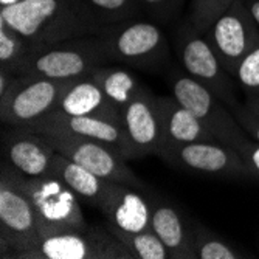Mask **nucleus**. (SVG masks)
Wrapping results in <instances>:
<instances>
[{
    "mask_svg": "<svg viewBox=\"0 0 259 259\" xmlns=\"http://www.w3.org/2000/svg\"><path fill=\"white\" fill-rule=\"evenodd\" d=\"M55 154L56 149L40 132L23 126H5L2 131V161L22 176H49Z\"/></svg>",
    "mask_w": 259,
    "mask_h": 259,
    "instance_id": "4468645a",
    "label": "nucleus"
},
{
    "mask_svg": "<svg viewBox=\"0 0 259 259\" xmlns=\"http://www.w3.org/2000/svg\"><path fill=\"white\" fill-rule=\"evenodd\" d=\"M103 27L138 19L145 13L141 0H85Z\"/></svg>",
    "mask_w": 259,
    "mask_h": 259,
    "instance_id": "b1692460",
    "label": "nucleus"
},
{
    "mask_svg": "<svg viewBox=\"0 0 259 259\" xmlns=\"http://www.w3.org/2000/svg\"><path fill=\"white\" fill-rule=\"evenodd\" d=\"M97 209L106 227L123 231H146L151 228V199L146 191L107 180Z\"/></svg>",
    "mask_w": 259,
    "mask_h": 259,
    "instance_id": "dca6fc26",
    "label": "nucleus"
},
{
    "mask_svg": "<svg viewBox=\"0 0 259 259\" xmlns=\"http://www.w3.org/2000/svg\"><path fill=\"white\" fill-rule=\"evenodd\" d=\"M19 259H134L121 241L106 227L81 228L44 236Z\"/></svg>",
    "mask_w": 259,
    "mask_h": 259,
    "instance_id": "0eeeda50",
    "label": "nucleus"
},
{
    "mask_svg": "<svg viewBox=\"0 0 259 259\" xmlns=\"http://www.w3.org/2000/svg\"><path fill=\"white\" fill-rule=\"evenodd\" d=\"M109 228V227H107ZM121 244L131 251L134 259H171V254L160 238L152 231H123L109 228Z\"/></svg>",
    "mask_w": 259,
    "mask_h": 259,
    "instance_id": "5701e85b",
    "label": "nucleus"
},
{
    "mask_svg": "<svg viewBox=\"0 0 259 259\" xmlns=\"http://www.w3.org/2000/svg\"><path fill=\"white\" fill-rule=\"evenodd\" d=\"M185 0H141L145 11L158 23L174 22L183 7Z\"/></svg>",
    "mask_w": 259,
    "mask_h": 259,
    "instance_id": "cd10ccee",
    "label": "nucleus"
},
{
    "mask_svg": "<svg viewBox=\"0 0 259 259\" xmlns=\"http://www.w3.org/2000/svg\"><path fill=\"white\" fill-rule=\"evenodd\" d=\"M23 127L36 132L55 131V132H65L78 137L98 140L115 148L126 160H131L129 141L121 118H116V116H101V115L78 116V115H67L59 110H53L42 116L40 120L25 124Z\"/></svg>",
    "mask_w": 259,
    "mask_h": 259,
    "instance_id": "ddd939ff",
    "label": "nucleus"
},
{
    "mask_svg": "<svg viewBox=\"0 0 259 259\" xmlns=\"http://www.w3.org/2000/svg\"><path fill=\"white\" fill-rule=\"evenodd\" d=\"M109 62L135 68L160 70L169 62V42L155 22L134 19L104 27L98 34Z\"/></svg>",
    "mask_w": 259,
    "mask_h": 259,
    "instance_id": "20e7f679",
    "label": "nucleus"
},
{
    "mask_svg": "<svg viewBox=\"0 0 259 259\" xmlns=\"http://www.w3.org/2000/svg\"><path fill=\"white\" fill-rule=\"evenodd\" d=\"M0 172L7 174L30 199L42 238L87 225L78 196L61 179L55 176L25 177L5 161H2Z\"/></svg>",
    "mask_w": 259,
    "mask_h": 259,
    "instance_id": "f03ea898",
    "label": "nucleus"
},
{
    "mask_svg": "<svg viewBox=\"0 0 259 259\" xmlns=\"http://www.w3.org/2000/svg\"><path fill=\"white\" fill-rule=\"evenodd\" d=\"M245 106H247L251 112H254L256 115H259V98H256V97H248Z\"/></svg>",
    "mask_w": 259,
    "mask_h": 259,
    "instance_id": "2f4dec72",
    "label": "nucleus"
},
{
    "mask_svg": "<svg viewBox=\"0 0 259 259\" xmlns=\"http://www.w3.org/2000/svg\"><path fill=\"white\" fill-rule=\"evenodd\" d=\"M172 97L196 115V118L218 141L238 151L250 138L234 118L231 109L209 89L191 78L185 70H174L169 75Z\"/></svg>",
    "mask_w": 259,
    "mask_h": 259,
    "instance_id": "423d86ee",
    "label": "nucleus"
},
{
    "mask_svg": "<svg viewBox=\"0 0 259 259\" xmlns=\"http://www.w3.org/2000/svg\"><path fill=\"white\" fill-rule=\"evenodd\" d=\"M73 81L17 75L5 95L0 97L2 124L25 126L40 120L47 113L56 110L64 92Z\"/></svg>",
    "mask_w": 259,
    "mask_h": 259,
    "instance_id": "6e6552de",
    "label": "nucleus"
},
{
    "mask_svg": "<svg viewBox=\"0 0 259 259\" xmlns=\"http://www.w3.org/2000/svg\"><path fill=\"white\" fill-rule=\"evenodd\" d=\"M234 78L248 97L259 98V44L241 61Z\"/></svg>",
    "mask_w": 259,
    "mask_h": 259,
    "instance_id": "bb28decb",
    "label": "nucleus"
},
{
    "mask_svg": "<svg viewBox=\"0 0 259 259\" xmlns=\"http://www.w3.org/2000/svg\"><path fill=\"white\" fill-rule=\"evenodd\" d=\"M230 109L234 115V118L238 120V123L247 132V135L251 140H254L256 143H259V115H256L245 104H241V103H236Z\"/></svg>",
    "mask_w": 259,
    "mask_h": 259,
    "instance_id": "c85d7f7f",
    "label": "nucleus"
},
{
    "mask_svg": "<svg viewBox=\"0 0 259 259\" xmlns=\"http://www.w3.org/2000/svg\"><path fill=\"white\" fill-rule=\"evenodd\" d=\"M174 47L185 72L219 97L228 107L239 103L234 95L233 76L224 68L206 34L190 17H185L176 28Z\"/></svg>",
    "mask_w": 259,
    "mask_h": 259,
    "instance_id": "39448f33",
    "label": "nucleus"
},
{
    "mask_svg": "<svg viewBox=\"0 0 259 259\" xmlns=\"http://www.w3.org/2000/svg\"><path fill=\"white\" fill-rule=\"evenodd\" d=\"M56 110L67 115H101L121 118L118 107L106 97L103 89L97 84L90 75L75 79L56 107Z\"/></svg>",
    "mask_w": 259,
    "mask_h": 259,
    "instance_id": "6ab92c4d",
    "label": "nucleus"
},
{
    "mask_svg": "<svg viewBox=\"0 0 259 259\" xmlns=\"http://www.w3.org/2000/svg\"><path fill=\"white\" fill-rule=\"evenodd\" d=\"M40 239L30 199L7 174L0 172V256L19 259Z\"/></svg>",
    "mask_w": 259,
    "mask_h": 259,
    "instance_id": "9d476101",
    "label": "nucleus"
},
{
    "mask_svg": "<svg viewBox=\"0 0 259 259\" xmlns=\"http://www.w3.org/2000/svg\"><path fill=\"white\" fill-rule=\"evenodd\" d=\"M158 157L182 171L216 177L251 176L242 155L221 141H196L164 146Z\"/></svg>",
    "mask_w": 259,
    "mask_h": 259,
    "instance_id": "9b49d317",
    "label": "nucleus"
},
{
    "mask_svg": "<svg viewBox=\"0 0 259 259\" xmlns=\"http://www.w3.org/2000/svg\"><path fill=\"white\" fill-rule=\"evenodd\" d=\"M233 2L234 0H191L188 17L205 33Z\"/></svg>",
    "mask_w": 259,
    "mask_h": 259,
    "instance_id": "a878e982",
    "label": "nucleus"
},
{
    "mask_svg": "<svg viewBox=\"0 0 259 259\" xmlns=\"http://www.w3.org/2000/svg\"><path fill=\"white\" fill-rule=\"evenodd\" d=\"M33 49V44L23 39L7 23L0 22V67L14 72Z\"/></svg>",
    "mask_w": 259,
    "mask_h": 259,
    "instance_id": "393cba45",
    "label": "nucleus"
},
{
    "mask_svg": "<svg viewBox=\"0 0 259 259\" xmlns=\"http://www.w3.org/2000/svg\"><path fill=\"white\" fill-rule=\"evenodd\" d=\"M49 176L61 179L78 197L84 199L93 208H97L107 183V180L98 177L97 174L72 161L58 151L53 157Z\"/></svg>",
    "mask_w": 259,
    "mask_h": 259,
    "instance_id": "aec40b11",
    "label": "nucleus"
},
{
    "mask_svg": "<svg viewBox=\"0 0 259 259\" xmlns=\"http://www.w3.org/2000/svg\"><path fill=\"white\" fill-rule=\"evenodd\" d=\"M242 4L259 30V0H242Z\"/></svg>",
    "mask_w": 259,
    "mask_h": 259,
    "instance_id": "7c9ffc66",
    "label": "nucleus"
},
{
    "mask_svg": "<svg viewBox=\"0 0 259 259\" xmlns=\"http://www.w3.org/2000/svg\"><path fill=\"white\" fill-rule=\"evenodd\" d=\"M238 152L245 160L251 176H259V143L248 138L242 146L238 148Z\"/></svg>",
    "mask_w": 259,
    "mask_h": 259,
    "instance_id": "c756f323",
    "label": "nucleus"
},
{
    "mask_svg": "<svg viewBox=\"0 0 259 259\" xmlns=\"http://www.w3.org/2000/svg\"><path fill=\"white\" fill-rule=\"evenodd\" d=\"M224 68L234 78L241 61L259 44V30L242 0L234 2L205 31Z\"/></svg>",
    "mask_w": 259,
    "mask_h": 259,
    "instance_id": "f8f14e48",
    "label": "nucleus"
},
{
    "mask_svg": "<svg viewBox=\"0 0 259 259\" xmlns=\"http://www.w3.org/2000/svg\"><path fill=\"white\" fill-rule=\"evenodd\" d=\"M121 123L129 141L131 160L158 155L161 149V120L157 95L143 87L121 110Z\"/></svg>",
    "mask_w": 259,
    "mask_h": 259,
    "instance_id": "2eb2a0df",
    "label": "nucleus"
},
{
    "mask_svg": "<svg viewBox=\"0 0 259 259\" xmlns=\"http://www.w3.org/2000/svg\"><path fill=\"white\" fill-rule=\"evenodd\" d=\"M193 247L196 259H241L247 257L242 250L233 245L213 230L206 228L203 224L194 221Z\"/></svg>",
    "mask_w": 259,
    "mask_h": 259,
    "instance_id": "4be33fe9",
    "label": "nucleus"
},
{
    "mask_svg": "<svg viewBox=\"0 0 259 259\" xmlns=\"http://www.w3.org/2000/svg\"><path fill=\"white\" fill-rule=\"evenodd\" d=\"M0 22L34 47L97 36L104 28L85 0H23L0 8Z\"/></svg>",
    "mask_w": 259,
    "mask_h": 259,
    "instance_id": "f257e3e1",
    "label": "nucleus"
},
{
    "mask_svg": "<svg viewBox=\"0 0 259 259\" xmlns=\"http://www.w3.org/2000/svg\"><path fill=\"white\" fill-rule=\"evenodd\" d=\"M157 101L163 134L161 149L164 146L196 143V141H218L216 137L196 118V115L182 106L172 95H157Z\"/></svg>",
    "mask_w": 259,
    "mask_h": 259,
    "instance_id": "a211bd4d",
    "label": "nucleus"
},
{
    "mask_svg": "<svg viewBox=\"0 0 259 259\" xmlns=\"http://www.w3.org/2000/svg\"><path fill=\"white\" fill-rule=\"evenodd\" d=\"M40 134L47 137V140L59 154L81 164L98 177L104 180L120 182L141 191H148L146 185L134 172V169L126 164V158L110 145L65 132L44 131Z\"/></svg>",
    "mask_w": 259,
    "mask_h": 259,
    "instance_id": "1a4fd4ad",
    "label": "nucleus"
},
{
    "mask_svg": "<svg viewBox=\"0 0 259 259\" xmlns=\"http://www.w3.org/2000/svg\"><path fill=\"white\" fill-rule=\"evenodd\" d=\"M90 76L97 81V84L106 93V97L115 104V107H118L120 112L145 87L134 73L123 67L101 65L97 70H93Z\"/></svg>",
    "mask_w": 259,
    "mask_h": 259,
    "instance_id": "412c9836",
    "label": "nucleus"
},
{
    "mask_svg": "<svg viewBox=\"0 0 259 259\" xmlns=\"http://www.w3.org/2000/svg\"><path fill=\"white\" fill-rule=\"evenodd\" d=\"M23 2V0H0V8H7V7H14L17 4Z\"/></svg>",
    "mask_w": 259,
    "mask_h": 259,
    "instance_id": "473e14b6",
    "label": "nucleus"
},
{
    "mask_svg": "<svg viewBox=\"0 0 259 259\" xmlns=\"http://www.w3.org/2000/svg\"><path fill=\"white\" fill-rule=\"evenodd\" d=\"M107 61L101 40L97 36L78 37L53 45L34 47L14 70V75H34L59 81H73L89 76Z\"/></svg>",
    "mask_w": 259,
    "mask_h": 259,
    "instance_id": "7ed1b4c3",
    "label": "nucleus"
},
{
    "mask_svg": "<svg viewBox=\"0 0 259 259\" xmlns=\"http://www.w3.org/2000/svg\"><path fill=\"white\" fill-rule=\"evenodd\" d=\"M151 228L168 248L171 259H196L193 247L194 221L166 197L149 194Z\"/></svg>",
    "mask_w": 259,
    "mask_h": 259,
    "instance_id": "f3484780",
    "label": "nucleus"
}]
</instances>
